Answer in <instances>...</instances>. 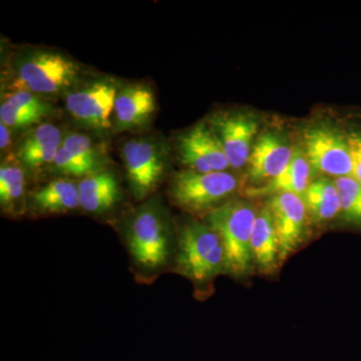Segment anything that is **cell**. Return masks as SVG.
<instances>
[{"label":"cell","mask_w":361,"mask_h":361,"mask_svg":"<svg viewBox=\"0 0 361 361\" xmlns=\"http://www.w3.org/2000/svg\"><path fill=\"white\" fill-rule=\"evenodd\" d=\"M126 240L133 264L142 275L154 276L165 267L170 255V233L158 202L149 201L133 214Z\"/></svg>","instance_id":"cell-1"},{"label":"cell","mask_w":361,"mask_h":361,"mask_svg":"<svg viewBox=\"0 0 361 361\" xmlns=\"http://www.w3.org/2000/svg\"><path fill=\"white\" fill-rule=\"evenodd\" d=\"M257 213L245 201L226 202L208 214L207 224L217 233L225 251L226 270L245 274L252 263L251 237Z\"/></svg>","instance_id":"cell-2"},{"label":"cell","mask_w":361,"mask_h":361,"mask_svg":"<svg viewBox=\"0 0 361 361\" xmlns=\"http://www.w3.org/2000/svg\"><path fill=\"white\" fill-rule=\"evenodd\" d=\"M177 267L197 284L206 283L226 270L224 247L207 223L191 220L180 226Z\"/></svg>","instance_id":"cell-3"},{"label":"cell","mask_w":361,"mask_h":361,"mask_svg":"<svg viewBox=\"0 0 361 361\" xmlns=\"http://www.w3.org/2000/svg\"><path fill=\"white\" fill-rule=\"evenodd\" d=\"M238 185L236 177L228 172L184 170L172 178L169 195L175 205L188 212H210L232 196Z\"/></svg>","instance_id":"cell-4"},{"label":"cell","mask_w":361,"mask_h":361,"mask_svg":"<svg viewBox=\"0 0 361 361\" xmlns=\"http://www.w3.org/2000/svg\"><path fill=\"white\" fill-rule=\"evenodd\" d=\"M82 68L61 52L35 51L18 66L20 89L35 94H56L71 90L80 78Z\"/></svg>","instance_id":"cell-5"},{"label":"cell","mask_w":361,"mask_h":361,"mask_svg":"<svg viewBox=\"0 0 361 361\" xmlns=\"http://www.w3.org/2000/svg\"><path fill=\"white\" fill-rule=\"evenodd\" d=\"M121 152L130 191L135 200H145L156 191L165 174L163 149L155 140L137 137L126 142Z\"/></svg>","instance_id":"cell-6"},{"label":"cell","mask_w":361,"mask_h":361,"mask_svg":"<svg viewBox=\"0 0 361 361\" xmlns=\"http://www.w3.org/2000/svg\"><path fill=\"white\" fill-rule=\"evenodd\" d=\"M118 85L110 78L94 80L71 90L66 108L78 122L96 130L111 127Z\"/></svg>","instance_id":"cell-7"},{"label":"cell","mask_w":361,"mask_h":361,"mask_svg":"<svg viewBox=\"0 0 361 361\" xmlns=\"http://www.w3.org/2000/svg\"><path fill=\"white\" fill-rule=\"evenodd\" d=\"M304 149L311 167L317 172L336 179L353 176V161L348 140L338 133L326 128L306 130Z\"/></svg>","instance_id":"cell-8"},{"label":"cell","mask_w":361,"mask_h":361,"mask_svg":"<svg viewBox=\"0 0 361 361\" xmlns=\"http://www.w3.org/2000/svg\"><path fill=\"white\" fill-rule=\"evenodd\" d=\"M178 151L180 160L187 170L201 173L226 172L230 167L219 137L207 123H198L180 135Z\"/></svg>","instance_id":"cell-9"},{"label":"cell","mask_w":361,"mask_h":361,"mask_svg":"<svg viewBox=\"0 0 361 361\" xmlns=\"http://www.w3.org/2000/svg\"><path fill=\"white\" fill-rule=\"evenodd\" d=\"M267 207L279 244V262L283 263L302 243L307 212L302 198L292 194L271 197Z\"/></svg>","instance_id":"cell-10"},{"label":"cell","mask_w":361,"mask_h":361,"mask_svg":"<svg viewBox=\"0 0 361 361\" xmlns=\"http://www.w3.org/2000/svg\"><path fill=\"white\" fill-rule=\"evenodd\" d=\"M156 111L153 90L144 84H132L118 90L111 127L115 132L140 129Z\"/></svg>","instance_id":"cell-11"},{"label":"cell","mask_w":361,"mask_h":361,"mask_svg":"<svg viewBox=\"0 0 361 361\" xmlns=\"http://www.w3.org/2000/svg\"><path fill=\"white\" fill-rule=\"evenodd\" d=\"M212 128L219 137L230 167H244L250 158L258 123L246 116L223 115L216 116Z\"/></svg>","instance_id":"cell-12"},{"label":"cell","mask_w":361,"mask_h":361,"mask_svg":"<svg viewBox=\"0 0 361 361\" xmlns=\"http://www.w3.org/2000/svg\"><path fill=\"white\" fill-rule=\"evenodd\" d=\"M293 151L282 137L273 133L261 135L249 158V176L255 182H267L290 163Z\"/></svg>","instance_id":"cell-13"},{"label":"cell","mask_w":361,"mask_h":361,"mask_svg":"<svg viewBox=\"0 0 361 361\" xmlns=\"http://www.w3.org/2000/svg\"><path fill=\"white\" fill-rule=\"evenodd\" d=\"M63 140V133L56 126L42 123L23 140L16 156L28 170H40L54 163Z\"/></svg>","instance_id":"cell-14"},{"label":"cell","mask_w":361,"mask_h":361,"mask_svg":"<svg viewBox=\"0 0 361 361\" xmlns=\"http://www.w3.org/2000/svg\"><path fill=\"white\" fill-rule=\"evenodd\" d=\"M311 166L305 154L296 149L290 163L276 177L259 187L250 188L247 194L250 197L275 196L292 194L302 197L310 185Z\"/></svg>","instance_id":"cell-15"},{"label":"cell","mask_w":361,"mask_h":361,"mask_svg":"<svg viewBox=\"0 0 361 361\" xmlns=\"http://www.w3.org/2000/svg\"><path fill=\"white\" fill-rule=\"evenodd\" d=\"M80 207L85 212L102 214L113 208L120 198V186L113 173L101 170L78 183Z\"/></svg>","instance_id":"cell-16"},{"label":"cell","mask_w":361,"mask_h":361,"mask_svg":"<svg viewBox=\"0 0 361 361\" xmlns=\"http://www.w3.org/2000/svg\"><path fill=\"white\" fill-rule=\"evenodd\" d=\"M251 253L252 262H255L263 273L272 272L279 262V244L268 207L256 216L251 237Z\"/></svg>","instance_id":"cell-17"},{"label":"cell","mask_w":361,"mask_h":361,"mask_svg":"<svg viewBox=\"0 0 361 361\" xmlns=\"http://www.w3.org/2000/svg\"><path fill=\"white\" fill-rule=\"evenodd\" d=\"M32 207L40 214L68 213L80 208L78 186L68 179H58L47 183L33 192Z\"/></svg>","instance_id":"cell-18"},{"label":"cell","mask_w":361,"mask_h":361,"mask_svg":"<svg viewBox=\"0 0 361 361\" xmlns=\"http://www.w3.org/2000/svg\"><path fill=\"white\" fill-rule=\"evenodd\" d=\"M301 198L306 212L317 224L329 222L341 213V198L334 180L320 178L313 180Z\"/></svg>","instance_id":"cell-19"},{"label":"cell","mask_w":361,"mask_h":361,"mask_svg":"<svg viewBox=\"0 0 361 361\" xmlns=\"http://www.w3.org/2000/svg\"><path fill=\"white\" fill-rule=\"evenodd\" d=\"M25 177L16 164H2L0 168V205L4 212L16 215L25 207Z\"/></svg>","instance_id":"cell-20"},{"label":"cell","mask_w":361,"mask_h":361,"mask_svg":"<svg viewBox=\"0 0 361 361\" xmlns=\"http://www.w3.org/2000/svg\"><path fill=\"white\" fill-rule=\"evenodd\" d=\"M341 213L346 222L361 227V183L353 176L337 178Z\"/></svg>","instance_id":"cell-21"},{"label":"cell","mask_w":361,"mask_h":361,"mask_svg":"<svg viewBox=\"0 0 361 361\" xmlns=\"http://www.w3.org/2000/svg\"><path fill=\"white\" fill-rule=\"evenodd\" d=\"M63 146L78 158L90 164L97 171L102 170L103 157L87 135L78 134V133H71L63 135Z\"/></svg>","instance_id":"cell-22"},{"label":"cell","mask_w":361,"mask_h":361,"mask_svg":"<svg viewBox=\"0 0 361 361\" xmlns=\"http://www.w3.org/2000/svg\"><path fill=\"white\" fill-rule=\"evenodd\" d=\"M58 172L70 177H87V176L99 172L96 169L85 163L82 159L71 153L68 149L61 145L52 163Z\"/></svg>","instance_id":"cell-23"},{"label":"cell","mask_w":361,"mask_h":361,"mask_svg":"<svg viewBox=\"0 0 361 361\" xmlns=\"http://www.w3.org/2000/svg\"><path fill=\"white\" fill-rule=\"evenodd\" d=\"M42 118L44 116L32 113V111L23 110V109L7 103L6 101H4L0 106V121L6 127L13 128V129L30 127L33 123H39Z\"/></svg>","instance_id":"cell-24"},{"label":"cell","mask_w":361,"mask_h":361,"mask_svg":"<svg viewBox=\"0 0 361 361\" xmlns=\"http://www.w3.org/2000/svg\"><path fill=\"white\" fill-rule=\"evenodd\" d=\"M6 101L14 106L42 116H47L51 111V104L45 103L39 97H37V94L26 90L20 89L11 92L6 97Z\"/></svg>","instance_id":"cell-25"},{"label":"cell","mask_w":361,"mask_h":361,"mask_svg":"<svg viewBox=\"0 0 361 361\" xmlns=\"http://www.w3.org/2000/svg\"><path fill=\"white\" fill-rule=\"evenodd\" d=\"M353 157V177L361 183V133H353L346 137Z\"/></svg>","instance_id":"cell-26"},{"label":"cell","mask_w":361,"mask_h":361,"mask_svg":"<svg viewBox=\"0 0 361 361\" xmlns=\"http://www.w3.org/2000/svg\"><path fill=\"white\" fill-rule=\"evenodd\" d=\"M9 144H11V132L8 127L0 123V148L6 149Z\"/></svg>","instance_id":"cell-27"}]
</instances>
